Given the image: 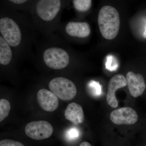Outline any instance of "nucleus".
I'll return each mask as SVG.
<instances>
[{
  "label": "nucleus",
  "mask_w": 146,
  "mask_h": 146,
  "mask_svg": "<svg viewBox=\"0 0 146 146\" xmlns=\"http://www.w3.org/2000/svg\"><path fill=\"white\" fill-rule=\"evenodd\" d=\"M0 32L9 46L16 47L21 43L22 35L20 28L12 19L3 18L0 20Z\"/></svg>",
  "instance_id": "obj_4"
},
{
  "label": "nucleus",
  "mask_w": 146,
  "mask_h": 146,
  "mask_svg": "<svg viewBox=\"0 0 146 146\" xmlns=\"http://www.w3.org/2000/svg\"><path fill=\"white\" fill-rule=\"evenodd\" d=\"M43 58L47 66L54 70H61L66 68L70 61L68 53L65 50L57 47L46 50Z\"/></svg>",
  "instance_id": "obj_3"
},
{
  "label": "nucleus",
  "mask_w": 146,
  "mask_h": 146,
  "mask_svg": "<svg viewBox=\"0 0 146 146\" xmlns=\"http://www.w3.org/2000/svg\"><path fill=\"white\" fill-rule=\"evenodd\" d=\"M0 146H25L20 142L9 140L5 139L2 140L0 142Z\"/></svg>",
  "instance_id": "obj_18"
},
{
  "label": "nucleus",
  "mask_w": 146,
  "mask_h": 146,
  "mask_svg": "<svg viewBox=\"0 0 146 146\" xmlns=\"http://www.w3.org/2000/svg\"><path fill=\"white\" fill-rule=\"evenodd\" d=\"M89 86L91 87V92L93 96H99L102 94V87L99 82L91 81L89 83Z\"/></svg>",
  "instance_id": "obj_16"
},
{
  "label": "nucleus",
  "mask_w": 146,
  "mask_h": 146,
  "mask_svg": "<svg viewBox=\"0 0 146 146\" xmlns=\"http://www.w3.org/2000/svg\"><path fill=\"white\" fill-rule=\"evenodd\" d=\"M36 97L39 106L45 111L53 112L57 109L59 105L57 97L51 91L47 89L39 90Z\"/></svg>",
  "instance_id": "obj_10"
},
{
  "label": "nucleus",
  "mask_w": 146,
  "mask_h": 146,
  "mask_svg": "<svg viewBox=\"0 0 146 146\" xmlns=\"http://www.w3.org/2000/svg\"><path fill=\"white\" fill-rule=\"evenodd\" d=\"M50 91L63 101L73 99L76 95L77 89L74 82L64 77L53 79L49 84Z\"/></svg>",
  "instance_id": "obj_2"
},
{
  "label": "nucleus",
  "mask_w": 146,
  "mask_h": 146,
  "mask_svg": "<svg viewBox=\"0 0 146 146\" xmlns=\"http://www.w3.org/2000/svg\"><path fill=\"white\" fill-rule=\"evenodd\" d=\"M98 23L101 33L105 39L111 40L116 37L120 28V17L117 10L111 6L105 5L99 13Z\"/></svg>",
  "instance_id": "obj_1"
},
{
  "label": "nucleus",
  "mask_w": 146,
  "mask_h": 146,
  "mask_svg": "<svg viewBox=\"0 0 146 146\" xmlns=\"http://www.w3.org/2000/svg\"><path fill=\"white\" fill-rule=\"evenodd\" d=\"M64 115L66 119L76 125L83 123L84 120V113L82 107L76 103H71L68 105Z\"/></svg>",
  "instance_id": "obj_12"
},
{
  "label": "nucleus",
  "mask_w": 146,
  "mask_h": 146,
  "mask_svg": "<svg viewBox=\"0 0 146 146\" xmlns=\"http://www.w3.org/2000/svg\"><path fill=\"white\" fill-rule=\"evenodd\" d=\"M65 31L68 35L80 38L87 37L91 33L90 26L86 22H70L66 25Z\"/></svg>",
  "instance_id": "obj_11"
},
{
  "label": "nucleus",
  "mask_w": 146,
  "mask_h": 146,
  "mask_svg": "<svg viewBox=\"0 0 146 146\" xmlns=\"http://www.w3.org/2000/svg\"><path fill=\"white\" fill-rule=\"evenodd\" d=\"M92 2L91 0H74L73 3L76 10L80 12H85L91 8Z\"/></svg>",
  "instance_id": "obj_14"
},
{
  "label": "nucleus",
  "mask_w": 146,
  "mask_h": 146,
  "mask_svg": "<svg viewBox=\"0 0 146 146\" xmlns=\"http://www.w3.org/2000/svg\"><path fill=\"white\" fill-rule=\"evenodd\" d=\"M60 7L61 1L59 0H41L36 4V11L42 20L50 21L56 16Z\"/></svg>",
  "instance_id": "obj_6"
},
{
  "label": "nucleus",
  "mask_w": 146,
  "mask_h": 146,
  "mask_svg": "<svg viewBox=\"0 0 146 146\" xmlns=\"http://www.w3.org/2000/svg\"><path fill=\"white\" fill-rule=\"evenodd\" d=\"M79 131L77 128L73 127L68 129L66 132V136L69 140H74L79 136Z\"/></svg>",
  "instance_id": "obj_17"
},
{
  "label": "nucleus",
  "mask_w": 146,
  "mask_h": 146,
  "mask_svg": "<svg viewBox=\"0 0 146 146\" xmlns=\"http://www.w3.org/2000/svg\"><path fill=\"white\" fill-rule=\"evenodd\" d=\"M12 52L9 45L2 36H0V63L9 64L12 59Z\"/></svg>",
  "instance_id": "obj_13"
},
{
  "label": "nucleus",
  "mask_w": 146,
  "mask_h": 146,
  "mask_svg": "<svg viewBox=\"0 0 146 146\" xmlns=\"http://www.w3.org/2000/svg\"><path fill=\"white\" fill-rule=\"evenodd\" d=\"M127 85L125 77L118 74L112 77L109 81L106 94V101L111 107L116 108L118 106V102L115 96L117 89L125 87Z\"/></svg>",
  "instance_id": "obj_8"
},
{
  "label": "nucleus",
  "mask_w": 146,
  "mask_h": 146,
  "mask_svg": "<svg viewBox=\"0 0 146 146\" xmlns=\"http://www.w3.org/2000/svg\"><path fill=\"white\" fill-rule=\"evenodd\" d=\"M137 112L133 108L123 107L113 110L110 115V119L115 124L132 125L138 120Z\"/></svg>",
  "instance_id": "obj_7"
},
{
  "label": "nucleus",
  "mask_w": 146,
  "mask_h": 146,
  "mask_svg": "<svg viewBox=\"0 0 146 146\" xmlns=\"http://www.w3.org/2000/svg\"><path fill=\"white\" fill-rule=\"evenodd\" d=\"M9 1L11 2L17 4L24 3L27 1H25V0H11V1Z\"/></svg>",
  "instance_id": "obj_19"
},
{
  "label": "nucleus",
  "mask_w": 146,
  "mask_h": 146,
  "mask_svg": "<svg viewBox=\"0 0 146 146\" xmlns=\"http://www.w3.org/2000/svg\"><path fill=\"white\" fill-rule=\"evenodd\" d=\"M10 109V104L8 100L4 99L0 100V121L8 116Z\"/></svg>",
  "instance_id": "obj_15"
},
{
  "label": "nucleus",
  "mask_w": 146,
  "mask_h": 146,
  "mask_svg": "<svg viewBox=\"0 0 146 146\" xmlns=\"http://www.w3.org/2000/svg\"><path fill=\"white\" fill-rule=\"evenodd\" d=\"M126 79L129 92L132 97L137 98L143 94L146 84L142 74L139 73L135 74L130 71L127 74Z\"/></svg>",
  "instance_id": "obj_9"
},
{
  "label": "nucleus",
  "mask_w": 146,
  "mask_h": 146,
  "mask_svg": "<svg viewBox=\"0 0 146 146\" xmlns=\"http://www.w3.org/2000/svg\"><path fill=\"white\" fill-rule=\"evenodd\" d=\"M25 132L30 138L39 141L49 138L53 132V128L46 121H35L27 125Z\"/></svg>",
  "instance_id": "obj_5"
},
{
  "label": "nucleus",
  "mask_w": 146,
  "mask_h": 146,
  "mask_svg": "<svg viewBox=\"0 0 146 146\" xmlns=\"http://www.w3.org/2000/svg\"><path fill=\"white\" fill-rule=\"evenodd\" d=\"M79 146H91V144L87 142H84L80 145Z\"/></svg>",
  "instance_id": "obj_20"
},
{
  "label": "nucleus",
  "mask_w": 146,
  "mask_h": 146,
  "mask_svg": "<svg viewBox=\"0 0 146 146\" xmlns=\"http://www.w3.org/2000/svg\"><path fill=\"white\" fill-rule=\"evenodd\" d=\"M145 146H146V145Z\"/></svg>",
  "instance_id": "obj_21"
}]
</instances>
